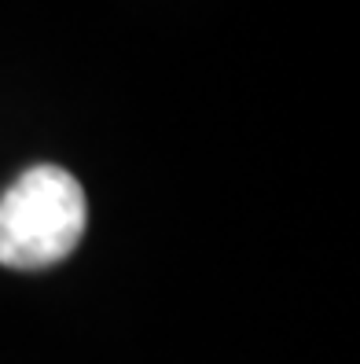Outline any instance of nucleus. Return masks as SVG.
Masks as SVG:
<instances>
[{"label":"nucleus","mask_w":360,"mask_h":364,"mask_svg":"<svg viewBox=\"0 0 360 364\" xmlns=\"http://www.w3.org/2000/svg\"><path fill=\"white\" fill-rule=\"evenodd\" d=\"M89 199L62 166H30L0 196V265L18 272L52 269L77 250Z\"/></svg>","instance_id":"obj_1"}]
</instances>
